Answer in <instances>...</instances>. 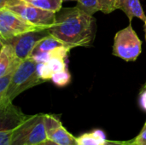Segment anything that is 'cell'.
<instances>
[{
	"instance_id": "1",
	"label": "cell",
	"mask_w": 146,
	"mask_h": 145,
	"mask_svg": "<svg viewBox=\"0 0 146 145\" xmlns=\"http://www.w3.org/2000/svg\"><path fill=\"white\" fill-rule=\"evenodd\" d=\"M50 33L73 49L91 46L97 32L96 19L79 7L62 8L56 13V23Z\"/></svg>"
},
{
	"instance_id": "2",
	"label": "cell",
	"mask_w": 146,
	"mask_h": 145,
	"mask_svg": "<svg viewBox=\"0 0 146 145\" xmlns=\"http://www.w3.org/2000/svg\"><path fill=\"white\" fill-rule=\"evenodd\" d=\"M37 66L38 62L33 57L21 61L13 74L10 85L7 91L5 104L13 102L17 96L26 90L45 82L39 77Z\"/></svg>"
},
{
	"instance_id": "3",
	"label": "cell",
	"mask_w": 146,
	"mask_h": 145,
	"mask_svg": "<svg viewBox=\"0 0 146 145\" xmlns=\"http://www.w3.org/2000/svg\"><path fill=\"white\" fill-rule=\"evenodd\" d=\"M44 115L38 114L28 117L14 129L11 145H38L47 140Z\"/></svg>"
},
{
	"instance_id": "4",
	"label": "cell",
	"mask_w": 146,
	"mask_h": 145,
	"mask_svg": "<svg viewBox=\"0 0 146 145\" xmlns=\"http://www.w3.org/2000/svg\"><path fill=\"white\" fill-rule=\"evenodd\" d=\"M6 8L35 25L50 28L56 23V13L44 10L23 0H0V9Z\"/></svg>"
},
{
	"instance_id": "5",
	"label": "cell",
	"mask_w": 146,
	"mask_h": 145,
	"mask_svg": "<svg viewBox=\"0 0 146 145\" xmlns=\"http://www.w3.org/2000/svg\"><path fill=\"white\" fill-rule=\"evenodd\" d=\"M48 29L27 21L16 13L6 9H0V41L4 42L26 32Z\"/></svg>"
},
{
	"instance_id": "6",
	"label": "cell",
	"mask_w": 146,
	"mask_h": 145,
	"mask_svg": "<svg viewBox=\"0 0 146 145\" xmlns=\"http://www.w3.org/2000/svg\"><path fill=\"white\" fill-rule=\"evenodd\" d=\"M142 51V42L131 24L116 32L114 38L113 55L126 62L138 59Z\"/></svg>"
},
{
	"instance_id": "7",
	"label": "cell",
	"mask_w": 146,
	"mask_h": 145,
	"mask_svg": "<svg viewBox=\"0 0 146 145\" xmlns=\"http://www.w3.org/2000/svg\"><path fill=\"white\" fill-rule=\"evenodd\" d=\"M50 34L49 29L33 31L14 37L2 43L9 44L13 47L16 56L21 61H23L31 57V55L37 44Z\"/></svg>"
},
{
	"instance_id": "8",
	"label": "cell",
	"mask_w": 146,
	"mask_h": 145,
	"mask_svg": "<svg viewBox=\"0 0 146 145\" xmlns=\"http://www.w3.org/2000/svg\"><path fill=\"white\" fill-rule=\"evenodd\" d=\"M44 124L48 139L61 145H76V138L66 130L56 116L44 115Z\"/></svg>"
},
{
	"instance_id": "9",
	"label": "cell",
	"mask_w": 146,
	"mask_h": 145,
	"mask_svg": "<svg viewBox=\"0 0 146 145\" xmlns=\"http://www.w3.org/2000/svg\"><path fill=\"white\" fill-rule=\"evenodd\" d=\"M28 115H24L20 109L14 106L12 102L0 107V130L14 131Z\"/></svg>"
},
{
	"instance_id": "10",
	"label": "cell",
	"mask_w": 146,
	"mask_h": 145,
	"mask_svg": "<svg viewBox=\"0 0 146 145\" xmlns=\"http://www.w3.org/2000/svg\"><path fill=\"white\" fill-rule=\"evenodd\" d=\"M0 49V77L15 70L21 61L16 56L13 47L7 43H2Z\"/></svg>"
},
{
	"instance_id": "11",
	"label": "cell",
	"mask_w": 146,
	"mask_h": 145,
	"mask_svg": "<svg viewBox=\"0 0 146 145\" xmlns=\"http://www.w3.org/2000/svg\"><path fill=\"white\" fill-rule=\"evenodd\" d=\"M115 7L116 9H121L127 15L130 22L135 17L144 22L146 21V15L139 0H117Z\"/></svg>"
},
{
	"instance_id": "12",
	"label": "cell",
	"mask_w": 146,
	"mask_h": 145,
	"mask_svg": "<svg viewBox=\"0 0 146 145\" xmlns=\"http://www.w3.org/2000/svg\"><path fill=\"white\" fill-rule=\"evenodd\" d=\"M106 141L105 133L98 129L93 130L88 133H84L76 138V144L80 145H104Z\"/></svg>"
},
{
	"instance_id": "13",
	"label": "cell",
	"mask_w": 146,
	"mask_h": 145,
	"mask_svg": "<svg viewBox=\"0 0 146 145\" xmlns=\"http://www.w3.org/2000/svg\"><path fill=\"white\" fill-rule=\"evenodd\" d=\"M64 46H67V45L64 44L62 41H60L56 38H55L54 36H52L51 34H50L49 36L43 38L37 44V46L34 48L32 55L37 54V53H42V52H49V51H51V50H54L56 49L64 47ZM67 47H68V46H67Z\"/></svg>"
},
{
	"instance_id": "14",
	"label": "cell",
	"mask_w": 146,
	"mask_h": 145,
	"mask_svg": "<svg viewBox=\"0 0 146 145\" xmlns=\"http://www.w3.org/2000/svg\"><path fill=\"white\" fill-rule=\"evenodd\" d=\"M27 3L33 5L44 10L57 13L62 9V0H23Z\"/></svg>"
},
{
	"instance_id": "15",
	"label": "cell",
	"mask_w": 146,
	"mask_h": 145,
	"mask_svg": "<svg viewBox=\"0 0 146 145\" xmlns=\"http://www.w3.org/2000/svg\"><path fill=\"white\" fill-rule=\"evenodd\" d=\"M52 82L58 87H64L68 85L71 81V74L68 69L57 72L53 74L51 78Z\"/></svg>"
},
{
	"instance_id": "16",
	"label": "cell",
	"mask_w": 146,
	"mask_h": 145,
	"mask_svg": "<svg viewBox=\"0 0 146 145\" xmlns=\"http://www.w3.org/2000/svg\"><path fill=\"white\" fill-rule=\"evenodd\" d=\"M48 65V68L50 71L52 73V74L62 71L64 69H67V64H66V58L63 57H53L45 62Z\"/></svg>"
},
{
	"instance_id": "17",
	"label": "cell",
	"mask_w": 146,
	"mask_h": 145,
	"mask_svg": "<svg viewBox=\"0 0 146 145\" xmlns=\"http://www.w3.org/2000/svg\"><path fill=\"white\" fill-rule=\"evenodd\" d=\"M77 7L92 15L99 11L98 0H78Z\"/></svg>"
},
{
	"instance_id": "18",
	"label": "cell",
	"mask_w": 146,
	"mask_h": 145,
	"mask_svg": "<svg viewBox=\"0 0 146 145\" xmlns=\"http://www.w3.org/2000/svg\"><path fill=\"white\" fill-rule=\"evenodd\" d=\"M99 11L104 14H110L116 9L117 0H98Z\"/></svg>"
},
{
	"instance_id": "19",
	"label": "cell",
	"mask_w": 146,
	"mask_h": 145,
	"mask_svg": "<svg viewBox=\"0 0 146 145\" xmlns=\"http://www.w3.org/2000/svg\"><path fill=\"white\" fill-rule=\"evenodd\" d=\"M12 132L10 130H0V145H11Z\"/></svg>"
},
{
	"instance_id": "20",
	"label": "cell",
	"mask_w": 146,
	"mask_h": 145,
	"mask_svg": "<svg viewBox=\"0 0 146 145\" xmlns=\"http://www.w3.org/2000/svg\"><path fill=\"white\" fill-rule=\"evenodd\" d=\"M133 140L135 145H146V127H143L140 133Z\"/></svg>"
},
{
	"instance_id": "21",
	"label": "cell",
	"mask_w": 146,
	"mask_h": 145,
	"mask_svg": "<svg viewBox=\"0 0 146 145\" xmlns=\"http://www.w3.org/2000/svg\"><path fill=\"white\" fill-rule=\"evenodd\" d=\"M139 106L141 107V109L146 111V83L143 86V88L141 89V91L139 93Z\"/></svg>"
},
{
	"instance_id": "22",
	"label": "cell",
	"mask_w": 146,
	"mask_h": 145,
	"mask_svg": "<svg viewBox=\"0 0 146 145\" xmlns=\"http://www.w3.org/2000/svg\"><path fill=\"white\" fill-rule=\"evenodd\" d=\"M104 145H135L134 140H129V141H112V140H107Z\"/></svg>"
},
{
	"instance_id": "23",
	"label": "cell",
	"mask_w": 146,
	"mask_h": 145,
	"mask_svg": "<svg viewBox=\"0 0 146 145\" xmlns=\"http://www.w3.org/2000/svg\"><path fill=\"white\" fill-rule=\"evenodd\" d=\"M38 145H61V144H56V143H55V142H53V141H51V140H50V139H47V140H45V141H44V142H42V143L38 144Z\"/></svg>"
},
{
	"instance_id": "24",
	"label": "cell",
	"mask_w": 146,
	"mask_h": 145,
	"mask_svg": "<svg viewBox=\"0 0 146 145\" xmlns=\"http://www.w3.org/2000/svg\"><path fill=\"white\" fill-rule=\"evenodd\" d=\"M145 39H146V21H145Z\"/></svg>"
},
{
	"instance_id": "25",
	"label": "cell",
	"mask_w": 146,
	"mask_h": 145,
	"mask_svg": "<svg viewBox=\"0 0 146 145\" xmlns=\"http://www.w3.org/2000/svg\"><path fill=\"white\" fill-rule=\"evenodd\" d=\"M63 2H68V1H78V0H62Z\"/></svg>"
},
{
	"instance_id": "26",
	"label": "cell",
	"mask_w": 146,
	"mask_h": 145,
	"mask_svg": "<svg viewBox=\"0 0 146 145\" xmlns=\"http://www.w3.org/2000/svg\"><path fill=\"white\" fill-rule=\"evenodd\" d=\"M143 127H146V121H145V125H144V126Z\"/></svg>"
},
{
	"instance_id": "27",
	"label": "cell",
	"mask_w": 146,
	"mask_h": 145,
	"mask_svg": "<svg viewBox=\"0 0 146 145\" xmlns=\"http://www.w3.org/2000/svg\"><path fill=\"white\" fill-rule=\"evenodd\" d=\"M76 145H80V144H76Z\"/></svg>"
}]
</instances>
